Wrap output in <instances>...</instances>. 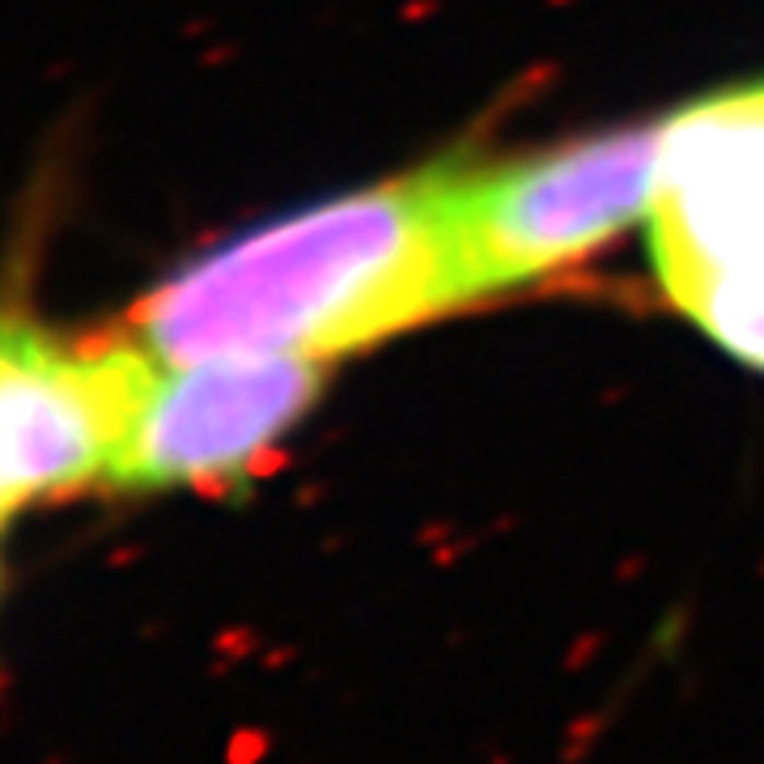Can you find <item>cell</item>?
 <instances>
[{"instance_id": "obj_1", "label": "cell", "mask_w": 764, "mask_h": 764, "mask_svg": "<svg viewBox=\"0 0 764 764\" xmlns=\"http://www.w3.org/2000/svg\"><path fill=\"white\" fill-rule=\"evenodd\" d=\"M467 302L454 171H425L217 246L140 302L132 340L162 366L234 352L327 361Z\"/></svg>"}, {"instance_id": "obj_2", "label": "cell", "mask_w": 764, "mask_h": 764, "mask_svg": "<svg viewBox=\"0 0 764 764\" xmlns=\"http://www.w3.org/2000/svg\"><path fill=\"white\" fill-rule=\"evenodd\" d=\"M650 212L671 298L764 366V85L667 128Z\"/></svg>"}, {"instance_id": "obj_3", "label": "cell", "mask_w": 764, "mask_h": 764, "mask_svg": "<svg viewBox=\"0 0 764 764\" xmlns=\"http://www.w3.org/2000/svg\"><path fill=\"white\" fill-rule=\"evenodd\" d=\"M662 137L667 128H633L454 171V225L476 298L556 273L637 221L655 200Z\"/></svg>"}, {"instance_id": "obj_4", "label": "cell", "mask_w": 764, "mask_h": 764, "mask_svg": "<svg viewBox=\"0 0 764 764\" xmlns=\"http://www.w3.org/2000/svg\"><path fill=\"white\" fill-rule=\"evenodd\" d=\"M153 366L137 340L60 345L0 319V522L26 501L111 481Z\"/></svg>"}, {"instance_id": "obj_5", "label": "cell", "mask_w": 764, "mask_h": 764, "mask_svg": "<svg viewBox=\"0 0 764 764\" xmlns=\"http://www.w3.org/2000/svg\"><path fill=\"white\" fill-rule=\"evenodd\" d=\"M323 386V361L234 352L153 366L128 425L115 485H221L246 476Z\"/></svg>"}]
</instances>
